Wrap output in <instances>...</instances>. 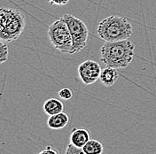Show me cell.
Masks as SVG:
<instances>
[{"label":"cell","instance_id":"2e32d148","mask_svg":"<svg viewBox=\"0 0 156 154\" xmlns=\"http://www.w3.org/2000/svg\"><path fill=\"white\" fill-rule=\"evenodd\" d=\"M51 5H67L69 0H48Z\"/></svg>","mask_w":156,"mask_h":154},{"label":"cell","instance_id":"9c48e42d","mask_svg":"<svg viewBox=\"0 0 156 154\" xmlns=\"http://www.w3.org/2000/svg\"><path fill=\"white\" fill-rule=\"evenodd\" d=\"M119 78V74L117 72L116 68L107 67L101 71V75L99 80L106 87L113 86Z\"/></svg>","mask_w":156,"mask_h":154},{"label":"cell","instance_id":"52a82bcc","mask_svg":"<svg viewBox=\"0 0 156 154\" xmlns=\"http://www.w3.org/2000/svg\"><path fill=\"white\" fill-rule=\"evenodd\" d=\"M90 135L86 128H74L70 135V144L78 148H83L90 140Z\"/></svg>","mask_w":156,"mask_h":154},{"label":"cell","instance_id":"5bb4252c","mask_svg":"<svg viewBox=\"0 0 156 154\" xmlns=\"http://www.w3.org/2000/svg\"><path fill=\"white\" fill-rule=\"evenodd\" d=\"M58 96H60L62 99L64 100H68L70 98H72L73 96V92L70 89L68 88H63L58 91Z\"/></svg>","mask_w":156,"mask_h":154},{"label":"cell","instance_id":"6da1fadb","mask_svg":"<svg viewBox=\"0 0 156 154\" xmlns=\"http://www.w3.org/2000/svg\"><path fill=\"white\" fill-rule=\"evenodd\" d=\"M134 44L127 39L117 42H105L100 50L101 61L114 68H127L134 58Z\"/></svg>","mask_w":156,"mask_h":154},{"label":"cell","instance_id":"8fae6325","mask_svg":"<svg viewBox=\"0 0 156 154\" xmlns=\"http://www.w3.org/2000/svg\"><path fill=\"white\" fill-rule=\"evenodd\" d=\"M83 150L86 154H102L104 148L99 141L90 139L86 145L83 147Z\"/></svg>","mask_w":156,"mask_h":154},{"label":"cell","instance_id":"ba28073f","mask_svg":"<svg viewBox=\"0 0 156 154\" xmlns=\"http://www.w3.org/2000/svg\"><path fill=\"white\" fill-rule=\"evenodd\" d=\"M69 121V118L67 114L61 112L59 114H54V115L49 116L47 120V126L51 129H60L65 128L68 125Z\"/></svg>","mask_w":156,"mask_h":154},{"label":"cell","instance_id":"3957f363","mask_svg":"<svg viewBox=\"0 0 156 154\" xmlns=\"http://www.w3.org/2000/svg\"><path fill=\"white\" fill-rule=\"evenodd\" d=\"M26 26L24 14L17 9H0V38L10 43L19 38Z\"/></svg>","mask_w":156,"mask_h":154},{"label":"cell","instance_id":"30bf717a","mask_svg":"<svg viewBox=\"0 0 156 154\" xmlns=\"http://www.w3.org/2000/svg\"><path fill=\"white\" fill-rule=\"evenodd\" d=\"M43 109L44 113L49 116L54 115V114L63 112L64 105L60 100H58L57 98H50L44 102Z\"/></svg>","mask_w":156,"mask_h":154},{"label":"cell","instance_id":"5b68a950","mask_svg":"<svg viewBox=\"0 0 156 154\" xmlns=\"http://www.w3.org/2000/svg\"><path fill=\"white\" fill-rule=\"evenodd\" d=\"M68 24L73 40L72 54L78 52L85 48L89 37V29L87 25L77 17L72 14H65L61 17Z\"/></svg>","mask_w":156,"mask_h":154},{"label":"cell","instance_id":"8992f818","mask_svg":"<svg viewBox=\"0 0 156 154\" xmlns=\"http://www.w3.org/2000/svg\"><path fill=\"white\" fill-rule=\"evenodd\" d=\"M101 71L99 64L91 59H88L81 63L77 68L78 75L85 85L95 83L100 78Z\"/></svg>","mask_w":156,"mask_h":154},{"label":"cell","instance_id":"277c9868","mask_svg":"<svg viewBox=\"0 0 156 154\" xmlns=\"http://www.w3.org/2000/svg\"><path fill=\"white\" fill-rule=\"evenodd\" d=\"M48 37L53 47L62 53L72 54L73 40L68 24L62 18L55 20L48 29Z\"/></svg>","mask_w":156,"mask_h":154},{"label":"cell","instance_id":"9a60e30c","mask_svg":"<svg viewBox=\"0 0 156 154\" xmlns=\"http://www.w3.org/2000/svg\"><path fill=\"white\" fill-rule=\"evenodd\" d=\"M39 154H59L57 150H55L54 148H52L51 146H47L45 149H44L43 151H41Z\"/></svg>","mask_w":156,"mask_h":154},{"label":"cell","instance_id":"4fadbf2b","mask_svg":"<svg viewBox=\"0 0 156 154\" xmlns=\"http://www.w3.org/2000/svg\"><path fill=\"white\" fill-rule=\"evenodd\" d=\"M66 154H86L83 148H78L76 146L73 145L72 144H69L66 150Z\"/></svg>","mask_w":156,"mask_h":154},{"label":"cell","instance_id":"7a4b0ae2","mask_svg":"<svg viewBox=\"0 0 156 154\" xmlns=\"http://www.w3.org/2000/svg\"><path fill=\"white\" fill-rule=\"evenodd\" d=\"M97 31L98 37L105 42H117L129 38L133 28L126 18L111 15L99 22Z\"/></svg>","mask_w":156,"mask_h":154},{"label":"cell","instance_id":"7c38bea8","mask_svg":"<svg viewBox=\"0 0 156 154\" xmlns=\"http://www.w3.org/2000/svg\"><path fill=\"white\" fill-rule=\"evenodd\" d=\"M8 54H9V50L8 45L6 42L1 40L0 42V63L3 64L8 59Z\"/></svg>","mask_w":156,"mask_h":154}]
</instances>
